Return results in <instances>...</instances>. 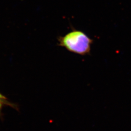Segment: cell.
Returning <instances> with one entry per match:
<instances>
[{
    "label": "cell",
    "instance_id": "2",
    "mask_svg": "<svg viewBox=\"0 0 131 131\" xmlns=\"http://www.w3.org/2000/svg\"><path fill=\"white\" fill-rule=\"evenodd\" d=\"M5 105L10 106L13 108L15 106L12 103L8 102L7 98L5 97L4 95L0 93V114L1 115L2 114V110L3 107L5 106Z\"/></svg>",
    "mask_w": 131,
    "mask_h": 131
},
{
    "label": "cell",
    "instance_id": "1",
    "mask_svg": "<svg viewBox=\"0 0 131 131\" xmlns=\"http://www.w3.org/2000/svg\"><path fill=\"white\" fill-rule=\"evenodd\" d=\"M59 45L70 52L84 56L89 54L93 40L85 33L73 30L58 39Z\"/></svg>",
    "mask_w": 131,
    "mask_h": 131
}]
</instances>
